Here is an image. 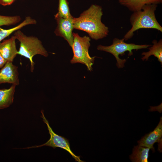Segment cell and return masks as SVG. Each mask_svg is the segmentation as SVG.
I'll return each instance as SVG.
<instances>
[{
    "instance_id": "cell-7",
    "label": "cell",
    "mask_w": 162,
    "mask_h": 162,
    "mask_svg": "<svg viewBox=\"0 0 162 162\" xmlns=\"http://www.w3.org/2000/svg\"><path fill=\"white\" fill-rule=\"evenodd\" d=\"M55 17L57 26L54 33L57 36L63 38L72 47L73 42L72 31L74 28L72 22L73 19Z\"/></svg>"
},
{
    "instance_id": "cell-11",
    "label": "cell",
    "mask_w": 162,
    "mask_h": 162,
    "mask_svg": "<svg viewBox=\"0 0 162 162\" xmlns=\"http://www.w3.org/2000/svg\"><path fill=\"white\" fill-rule=\"evenodd\" d=\"M121 5L133 12L142 10L145 5L157 4L162 3V0H118Z\"/></svg>"
},
{
    "instance_id": "cell-18",
    "label": "cell",
    "mask_w": 162,
    "mask_h": 162,
    "mask_svg": "<svg viewBox=\"0 0 162 162\" xmlns=\"http://www.w3.org/2000/svg\"><path fill=\"white\" fill-rule=\"evenodd\" d=\"M15 0H0V4L4 6L10 5Z\"/></svg>"
},
{
    "instance_id": "cell-10",
    "label": "cell",
    "mask_w": 162,
    "mask_h": 162,
    "mask_svg": "<svg viewBox=\"0 0 162 162\" xmlns=\"http://www.w3.org/2000/svg\"><path fill=\"white\" fill-rule=\"evenodd\" d=\"M16 39L14 35L8 39L4 40L0 43V54L7 62H13L18 54Z\"/></svg>"
},
{
    "instance_id": "cell-16",
    "label": "cell",
    "mask_w": 162,
    "mask_h": 162,
    "mask_svg": "<svg viewBox=\"0 0 162 162\" xmlns=\"http://www.w3.org/2000/svg\"><path fill=\"white\" fill-rule=\"evenodd\" d=\"M58 12L54 17L72 18L73 17L70 13L68 3L67 0H59Z\"/></svg>"
},
{
    "instance_id": "cell-19",
    "label": "cell",
    "mask_w": 162,
    "mask_h": 162,
    "mask_svg": "<svg viewBox=\"0 0 162 162\" xmlns=\"http://www.w3.org/2000/svg\"><path fill=\"white\" fill-rule=\"evenodd\" d=\"M7 62L6 61L0 54V68L3 67Z\"/></svg>"
},
{
    "instance_id": "cell-3",
    "label": "cell",
    "mask_w": 162,
    "mask_h": 162,
    "mask_svg": "<svg viewBox=\"0 0 162 162\" xmlns=\"http://www.w3.org/2000/svg\"><path fill=\"white\" fill-rule=\"evenodd\" d=\"M14 32V36L20 42L18 54L29 59L30 63V70L32 72L35 64L33 61V57L36 55H40L46 57L48 56V53L41 41L37 38L27 36L20 29Z\"/></svg>"
},
{
    "instance_id": "cell-5",
    "label": "cell",
    "mask_w": 162,
    "mask_h": 162,
    "mask_svg": "<svg viewBox=\"0 0 162 162\" xmlns=\"http://www.w3.org/2000/svg\"><path fill=\"white\" fill-rule=\"evenodd\" d=\"M123 38L119 39L115 38L112 44L109 46H106L100 45L97 47V49L104 51L112 54L115 58L116 61V65L118 68H122L124 66V63L126 61L125 59H121L119 57V55L122 56L124 54L125 52H129L128 55H133L132 50L146 49L149 47V45H137L133 43L128 44L124 42Z\"/></svg>"
},
{
    "instance_id": "cell-13",
    "label": "cell",
    "mask_w": 162,
    "mask_h": 162,
    "mask_svg": "<svg viewBox=\"0 0 162 162\" xmlns=\"http://www.w3.org/2000/svg\"><path fill=\"white\" fill-rule=\"evenodd\" d=\"M152 43L153 44L152 46H149V51L146 52H143L142 55L144 56L142 58V60L146 61L151 56L153 55L157 58L158 61L162 63V40H160L158 42L155 40H154Z\"/></svg>"
},
{
    "instance_id": "cell-14",
    "label": "cell",
    "mask_w": 162,
    "mask_h": 162,
    "mask_svg": "<svg viewBox=\"0 0 162 162\" xmlns=\"http://www.w3.org/2000/svg\"><path fill=\"white\" fill-rule=\"evenodd\" d=\"M150 149L139 145L134 146L130 159L133 162H148Z\"/></svg>"
},
{
    "instance_id": "cell-2",
    "label": "cell",
    "mask_w": 162,
    "mask_h": 162,
    "mask_svg": "<svg viewBox=\"0 0 162 162\" xmlns=\"http://www.w3.org/2000/svg\"><path fill=\"white\" fill-rule=\"evenodd\" d=\"M157 6L156 4L145 5L142 10L133 12L130 18L132 27L124 36L125 40L132 38L134 32L141 28L155 29L162 32V27L155 14Z\"/></svg>"
},
{
    "instance_id": "cell-17",
    "label": "cell",
    "mask_w": 162,
    "mask_h": 162,
    "mask_svg": "<svg viewBox=\"0 0 162 162\" xmlns=\"http://www.w3.org/2000/svg\"><path fill=\"white\" fill-rule=\"evenodd\" d=\"M21 20L19 16H12L0 15V26H11L19 22Z\"/></svg>"
},
{
    "instance_id": "cell-12",
    "label": "cell",
    "mask_w": 162,
    "mask_h": 162,
    "mask_svg": "<svg viewBox=\"0 0 162 162\" xmlns=\"http://www.w3.org/2000/svg\"><path fill=\"white\" fill-rule=\"evenodd\" d=\"M16 86L12 84L8 89H0V110L7 108L12 104Z\"/></svg>"
},
{
    "instance_id": "cell-15",
    "label": "cell",
    "mask_w": 162,
    "mask_h": 162,
    "mask_svg": "<svg viewBox=\"0 0 162 162\" xmlns=\"http://www.w3.org/2000/svg\"><path fill=\"white\" fill-rule=\"evenodd\" d=\"M36 23V20L29 16H27L26 17L24 20L21 23L12 28L5 29L0 27V43L2 40L9 36L13 32L20 29L28 25L35 24Z\"/></svg>"
},
{
    "instance_id": "cell-1",
    "label": "cell",
    "mask_w": 162,
    "mask_h": 162,
    "mask_svg": "<svg viewBox=\"0 0 162 162\" xmlns=\"http://www.w3.org/2000/svg\"><path fill=\"white\" fill-rule=\"evenodd\" d=\"M103 15L101 6L92 5L78 17H73L74 28L86 32L92 39L96 40L106 37L109 31L108 28L101 22Z\"/></svg>"
},
{
    "instance_id": "cell-8",
    "label": "cell",
    "mask_w": 162,
    "mask_h": 162,
    "mask_svg": "<svg viewBox=\"0 0 162 162\" xmlns=\"http://www.w3.org/2000/svg\"><path fill=\"white\" fill-rule=\"evenodd\" d=\"M4 83L16 86L20 84L18 67L12 62H7L0 70V84Z\"/></svg>"
},
{
    "instance_id": "cell-6",
    "label": "cell",
    "mask_w": 162,
    "mask_h": 162,
    "mask_svg": "<svg viewBox=\"0 0 162 162\" xmlns=\"http://www.w3.org/2000/svg\"><path fill=\"white\" fill-rule=\"evenodd\" d=\"M41 112L42 114L41 117L43 118L44 122L46 124L47 126L49 133L50 135V138L47 142L42 145L25 148L29 149L32 148L40 147L44 146L51 147L54 149H55L56 147H59L68 152L74 159L76 161L84 162L80 159V156L76 155L72 152L70 149V144L68 139L63 136L58 135L53 131L49 125L48 121L44 116L43 110H42Z\"/></svg>"
},
{
    "instance_id": "cell-4",
    "label": "cell",
    "mask_w": 162,
    "mask_h": 162,
    "mask_svg": "<svg viewBox=\"0 0 162 162\" xmlns=\"http://www.w3.org/2000/svg\"><path fill=\"white\" fill-rule=\"evenodd\" d=\"M73 42L71 48L73 56L70 60V63H81L86 66L88 70L92 71L95 57H91L89 54V48L90 46V38L86 36L80 37L77 33H73Z\"/></svg>"
},
{
    "instance_id": "cell-9",
    "label": "cell",
    "mask_w": 162,
    "mask_h": 162,
    "mask_svg": "<svg viewBox=\"0 0 162 162\" xmlns=\"http://www.w3.org/2000/svg\"><path fill=\"white\" fill-rule=\"evenodd\" d=\"M162 136V118L161 117L159 124L154 130L146 134L138 141V145L149 148L153 151H154V144L156 142H160Z\"/></svg>"
}]
</instances>
